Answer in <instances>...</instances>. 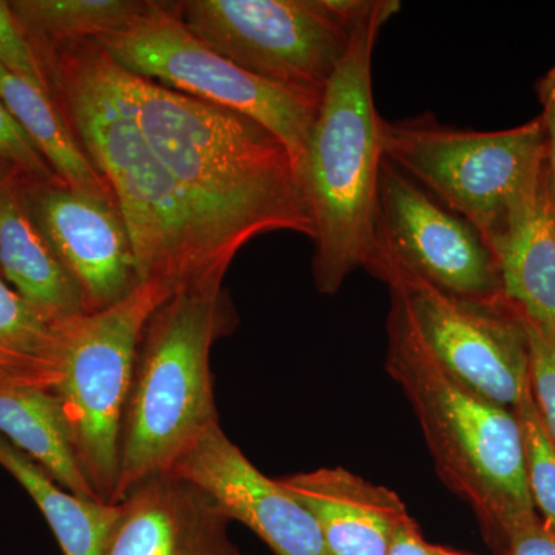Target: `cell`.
I'll return each mask as SVG.
<instances>
[{"label": "cell", "mask_w": 555, "mask_h": 555, "mask_svg": "<svg viewBox=\"0 0 555 555\" xmlns=\"http://www.w3.org/2000/svg\"><path fill=\"white\" fill-rule=\"evenodd\" d=\"M39 57L126 30L150 0H16L9 2Z\"/></svg>", "instance_id": "21"}, {"label": "cell", "mask_w": 555, "mask_h": 555, "mask_svg": "<svg viewBox=\"0 0 555 555\" xmlns=\"http://www.w3.org/2000/svg\"><path fill=\"white\" fill-rule=\"evenodd\" d=\"M525 449L526 480L539 517L555 532V441L531 390L516 408Z\"/></svg>", "instance_id": "23"}, {"label": "cell", "mask_w": 555, "mask_h": 555, "mask_svg": "<svg viewBox=\"0 0 555 555\" xmlns=\"http://www.w3.org/2000/svg\"><path fill=\"white\" fill-rule=\"evenodd\" d=\"M506 555H555V532L539 516L529 518L507 534Z\"/></svg>", "instance_id": "27"}, {"label": "cell", "mask_w": 555, "mask_h": 555, "mask_svg": "<svg viewBox=\"0 0 555 555\" xmlns=\"http://www.w3.org/2000/svg\"><path fill=\"white\" fill-rule=\"evenodd\" d=\"M520 315L528 334L532 397L555 441V331Z\"/></svg>", "instance_id": "24"}, {"label": "cell", "mask_w": 555, "mask_h": 555, "mask_svg": "<svg viewBox=\"0 0 555 555\" xmlns=\"http://www.w3.org/2000/svg\"><path fill=\"white\" fill-rule=\"evenodd\" d=\"M222 281L178 288L139 337L119 437V503L134 486L169 473L218 425L210 350L235 328Z\"/></svg>", "instance_id": "4"}, {"label": "cell", "mask_w": 555, "mask_h": 555, "mask_svg": "<svg viewBox=\"0 0 555 555\" xmlns=\"http://www.w3.org/2000/svg\"><path fill=\"white\" fill-rule=\"evenodd\" d=\"M0 436L73 494L100 500L80 469L53 387L0 385Z\"/></svg>", "instance_id": "19"}, {"label": "cell", "mask_w": 555, "mask_h": 555, "mask_svg": "<svg viewBox=\"0 0 555 555\" xmlns=\"http://www.w3.org/2000/svg\"><path fill=\"white\" fill-rule=\"evenodd\" d=\"M537 91L543 108L540 119L545 129L547 182L555 196V65L537 83Z\"/></svg>", "instance_id": "28"}, {"label": "cell", "mask_w": 555, "mask_h": 555, "mask_svg": "<svg viewBox=\"0 0 555 555\" xmlns=\"http://www.w3.org/2000/svg\"><path fill=\"white\" fill-rule=\"evenodd\" d=\"M398 0H364L345 57L328 80L299 167L313 224L318 292L337 294L374 246L382 120L372 90V54Z\"/></svg>", "instance_id": "3"}, {"label": "cell", "mask_w": 555, "mask_h": 555, "mask_svg": "<svg viewBox=\"0 0 555 555\" xmlns=\"http://www.w3.org/2000/svg\"><path fill=\"white\" fill-rule=\"evenodd\" d=\"M105 555H243L229 517L198 486L171 473L141 481L120 500Z\"/></svg>", "instance_id": "14"}, {"label": "cell", "mask_w": 555, "mask_h": 555, "mask_svg": "<svg viewBox=\"0 0 555 555\" xmlns=\"http://www.w3.org/2000/svg\"><path fill=\"white\" fill-rule=\"evenodd\" d=\"M22 178L0 166V278L40 315L62 323L86 313V302L33 219Z\"/></svg>", "instance_id": "16"}, {"label": "cell", "mask_w": 555, "mask_h": 555, "mask_svg": "<svg viewBox=\"0 0 555 555\" xmlns=\"http://www.w3.org/2000/svg\"><path fill=\"white\" fill-rule=\"evenodd\" d=\"M73 133L108 182L133 246L141 283L175 288L224 280L170 171L153 152L124 83L96 42L43 54Z\"/></svg>", "instance_id": "2"}, {"label": "cell", "mask_w": 555, "mask_h": 555, "mask_svg": "<svg viewBox=\"0 0 555 555\" xmlns=\"http://www.w3.org/2000/svg\"><path fill=\"white\" fill-rule=\"evenodd\" d=\"M364 0H185L178 13L208 49L321 102Z\"/></svg>", "instance_id": "8"}, {"label": "cell", "mask_w": 555, "mask_h": 555, "mask_svg": "<svg viewBox=\"0 0 555 555\" xmlns=\"http://www.w3.org/2000/svg\"><path fill=\"white\" fill-rule=\"evenodd\" d=\"M383 156L469 222L485 243L546 171L542 119L502 131L456 130L433 118L382 120Z\"/></svg>", "instance_id": "6"}, {"label": "cell", "mask_w": 555, "mask_h": 555, "mask_svg": "<svg viewBox=\"0 0 555 555\" xmlns=\"http://www.w3.org/2000/svg\"><path fill=\"white\" fill-rule=\"evenodd\" d=\"M372 250L456 297L505 295L494 255L480 233L387 159L379 170Z\"/></svg>", "instance_id": "11"}, {"label": "cell", "mask_w": 555, "mask_h": 555, "mask_svg": "<svg viewBox=\"0 0 555 555\" xmlns=\"http://www.w3.org/2000/svg\"><path fill=\"white\" fill-rule=\"evenodd\" d=\"M94 42L130 75L257 120L286 145L299 173L320 102L258 78L208 49L185 27L178 3L150 2L126 30Z\"/></svg>", "instance_id": "9"}, {"label": "cell", "mask_w": 555, "mask_h": 555, "mask_svg": "<svg viewBox=\"0 0 555 555\" xmlns=\"http://www.w3.org/2000/svg\"><path fill=\"white\" fill-rule=\"evenodd\" d=\"M0 98L65 185L115 198L108 182L83 152L53 94L0 65Z\"/></svg>", "instance_id": "20"}, {"label": "cell", "mask_w": 555, "mask_h": 555, "mask_svg": "<svg viewBox=\"0 0 555 555\" xmlns=\"http://www.w3.org/2000/svg\"><path fill=\"white\" fill-rule=\"evenodd\" d=\"M0 166L9 167L31 181H61L22 129L21 124L11 115L2 98H0Z\"/></svg>", "instance_id": "26"}, {"label": "cell", "mask_w": 555, "mask_h": 555, "mask_svg": "<svg viewBox=\"0 0 555 555\" xmlns=\"http://www.w3.org/2000/svg\"><path fill=\"white\" fill-rule=\"evenodd\" d=\"M364 269L390 294V309L449 374L500 406L516 411L531 390L528 334L520 310L503 295L469 299L449 294L379 250Z\"/></svg>", "instance_id": "10"}, {"label": "cell", "mask_w": 555, "mask_h": 555, "mask_svg": "<svg viewBox=\"0 0 555 555\" xmlns=\"http://www.w3.org/2000/svg\"><path fill=\"white\" fill-rule=\"evenodd\" d=\"M0 65L13 75L53 94V83L38 51L22 30L20 22L10 9V3L2 0H0Z\"/></svg>", "instance_id": "25"}, {"label": "cell", "mask_w": 555, "mask_h": 555, "mask_svg": "<svg viewBox=\"0 0 555 555\" xmlns=\"http://www.w3.org/2000/svg\"><path fill=\"white\" fill-rule=\"evenodd\" d=\"M177 288L147 281L118 305L62 321V378L54 393L76 459L101 502L119 480V437L134 353L150 315Z\"/></svg>", "instance_id": "7"}, {"label": "cell", "mask_w": 555, "mask_h": 555, "mask_svg": "<svg viewBox=\"0 0 555 555\" xmlns=\"http://www.w3.org/2000/svg\"><path fill=\"white\" fill-rule=\"evenodd\" d=\"M386 371L414 409L438 476L473 507L489 545L506 546L517 525L539 516L516 412L449 374L392 309Z\"/></svg>", "instance_id": "5"}, {"label": "cell", "mask_w": 555, "mask_h": 555, "mask_svg": "<svg viewBox=\"0 0 555 555\" xmlns=\"http://www.w3.org/2000/svg\"><path fill=\"white\" fill-rule=\"evenodd\" d=\"M313 517L328 555H386L408 507L397 492L341 466L276 478Z\"/></svg>", "instance_id": "15"}, {"label": "cell", "mask_w": 555, "mask_h": 555, "mask_svg": "<svg viewBox=\"0 0 555 555\" xmlns=\"http://www.w3.org/2000/svg\"><path fill=\"white\" fill-rule=\"evenodd\" d=\"M33 219L86 302V313L118 305L141 286L129 230L115 198L69 189L64 182L22 178Z\"/></svg>", "instance_id": "12"}, {"label": "cell", "mask_w": 555, "mask_h": 555, "mask_svg": "<svg viewBox=\"0 0 555 555\" xmlns=\"http://www.w3.org/2000/svg\"><path fill=\"white\" fill-rule=\"evenodd\" d=\"M486 246L505 297L529 320L555 331V196L547 171Z\"/></svg>", "instance_id": "17"}, {"label": "cell", "mask_w": 555, "mask_h": 555, "mask_svg": "<svg viewBox=\"0 0 555 555\" xmlns=\"http://www.w3.org/2000/svg\"><path fill=\"white\" fill-rule=\"evenodd\" d=\"M386 555H436V545L426 542L418 524L408 513L393 528Z\"/></svg>", "instance_id": "29"}, {"label": "cell", "mask_w": 555, "mask_h": 555, "mask_svg": "<svg viewBox=\"0 0 555 555\" xmlns=\"http://www.w3.org/2000/svg\"><path fill=\"white\" fill-rule=\"evenodd\" d=\"M0 466L35 500L64 555L107 554L118 528L120 503L73 494L3 436H0Z\"/></svg>", "instance_id": "18"}, {"label": "cell", "mask_w": 555, "mask_h": 555, "mask_svg": "<svg viewBox=\"0 0 555 555\" xmlns=\"http://www.w3.org/2000/svg\"><path fill=\"white\" fill-rule=\"evenodd\" d=\"M124 72L153 152L177 182L218 268L259 235L315 238L297 164L257 120Z\"/></svg>", "instance_id": "1"}, {"label": "cell", "mask_w": 555, "mask_h": 555, "mask_svg": "<svg viewBox=\"0 0 555 555\" xmlns=\"http://www.w3.org/2000/svg\"><path fill=\"white\" fill-rule=\"evenodd\" d=\"M61 378V323L40 315L0 278V385L56 387Z\"/></svg>", "instance_id": "22"}, {"label": "cell", "mask_w": 555, "mask_h": 555, "mask_svg": "<svg viewBox=\"0 0 555 555\" xmlns=\"http://www.w3.org/2000/svg\"><path fill=\"white\" fill-rule=\"evenodd\" d=\"M169 473L198 486L230 521H240L275 555H328L305 506L264 476L222 430L211 426Z\"/></svg>", "instance_id": "13"}, {"label": "cell", "mask_w": 555, "mask_h": 555, "mask_svg": "<svg viewBox=\"0 0 555 555\" xmlns=\"http://www.w3.org/2000/svg\"><path fill=\"white\" fill-rule=\"evenodd\" d=\"M436 555H466V554L455 553V551L448 550V547L436 546Z\"/></svg>", "instance_id": "30"}]
</instances>
